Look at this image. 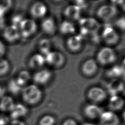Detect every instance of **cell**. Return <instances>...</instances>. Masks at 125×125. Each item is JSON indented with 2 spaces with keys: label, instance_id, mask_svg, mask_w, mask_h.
<instances>
[{
  "label": "cell",
  "instance_id": "obj_39",
  "mask_svg": "<svg viewBox=\"0 0 125 125\" xmlns=\"http://www.w3.org/2000/svg\"><path fill=\"white\" fill-rule=\"evenodd\" d=\"M82 125H96L92 123H85L83 124Z\"/></svg>",
  "mask_w": 125,
  "mask_h": 125
},
{
  "label": "cell",
  "instance_id": "obj_16",
  "mask_svg": "<svg viewBox=\"0 0 125 125\" xmlns=\"http://www.w3.org/2000/svg\"><path fill=\"white\" fill-rule=\"evenodd\" d=\"M83 40V37L80 34L72 36L67 40V46L72 51H78L82 47Z\"/></svg>",
  "mask_w": 125,
  "mask_h": 125
},
{
  "label": "cell",
  "instance_id": "obj_29",
  "mask_svg": "<svg viewBox=\"0 0 125 125\" xmlns=\"http://www.w3.org/2000/svg\"><path fill=\"white\" fill-rule=\"evenodd\" d=\"M8 89L9 91L12 93L14 94H17L19 92H21L23 88L18 85L14 79H12L9 83Z\"/></svg>",
  "mask_w": 125,
  "mask_h": 125
},
{
  "label": "cell",
  "instance_id": "obj_14",
  "mask_svg": "<svg viewBox=\"0 0 125 125\" xmlns=\"http://www.w3.org/2000/svg\"><path fill=\"white\" fill-rule=\"evenodd\" d=\"M125 103L124 99L118 95L111 96L108 102V108L109 110L114 112L118 111L124 107Z\"/></svg>",
  "mask_w": 125,
  "mask_h": 125
},
{
  "label": "cell",
  "instance_id": "obj_17",
  "mask_svg": "<svg viewBox=\"0 0 125 125\" xmlns=\"http://www.w3.org/2000/svg\"><path fill=\"white\" fill-rule=\"evenodd\" d=\"M81 10L75 4H71L65 7L64 10V16L70 20H78L80 19Z\"/></svg>",
  "mask_w": 125,
  "mask_h": 125
},
{
  "label": "cell",
  "instance_id": "obj_40",
  "mask_svg": "<svg viewBox=\"0 0 125 125\" xmlns=\"http://www.w3.org/2000/svg\"><path fill=\"white\" fill-rule=\"evenodd\" d=\"M123 118L124 120L125 121V110H124V111L123 113Z\"/></svg>",
  "mask_w": 125,
  "mask_h": 125
},
{
  "label": "cell",
  "instance_id": "obj_7",
  "mask_svg": "<svg viewBox=\"0 0 125 125\" xmlns=\"http://www.w3.org/2000/svg\"><path fill=\"white\" fill-rule=\"evenodd\" d=\"M3 37L7 42L14 43L21 38L19 27L11 24L6 27L3 31Z\"/></svg>",
  "mask_w": 125,
  "mask_h": 125
},
{
  "label": "cell",
  "instance_id": "obj_34",
  "mask_svg": "<svg viewBox=\"0 0 125 125\" xmlns=\"http://www.w3.org/2000/svg\"><path fill=\"white\" fill-rule=\"evenodd\" d=\"M6 48L3 42L0 40V58H1L5 53Z\"/></svg>",
  "mask_w": 125,
  "mask_h": 125
},
{
  "label": "cell",
  "instance_id": "obj_2",
  "mask_svg": "<svg viewBox=\"0 0 125 125\" xmlns=\"http://www.w3.org/2000/svg\"><path fill=\"white\" fill-rule=\"evenodd\" d=\"M21 38H28L34 35L37 30L35 21L31 19H23L19 26Z\"/></svg>",
  "mask_w": 125,
  "mask_h": 125
},
{
  "label": "cell",
  "instance_id": "obj_10",
  "mask_svg": "<svg viewBox=\"0 0 125 125\" xmlns=\"http://www.w3.org/2000/svg\"><path fill=\"white\" fill-rule=\"evenodd\" d=\"M106 92L100 87H93L87 92L88 98L95 103L102 102L106 98Z\"/></svg>",
  "mask_w": 125,
  "mask_h": 125
},
{
  "label": "cell",
  "instance_id": "obj_8",
  "mask_svg": "<svg viewBox=\"0 0 125 125\" xmlns=\"http://www.w3.org/2000/svg\"><path fill=\"white\" fill-rule=\"evenodd\" d=\"M118 116L110 110L103 111L99 117V125H119Z\"/></svg>",
  "mask_w": 125,
  "mask_h": 125
},
{
  "label": "cell",
  "instance_id": "obj_27",
  "mask_svg": "<svg viewBox=\"0 0 125 125\" xmlns=\"http://www.w3.org/2000/svg\"><path fill=\"white\" fill-rule=\"evenodd\" d=\"M10 64L7 60L0 58V76L6 74L10 69Z\"/></svg>",
  "mask_w": 125,
  "mask_h": 125
},
{
  "label": "cell",
  "instance_id": "obj_22",
  "mask_svg": "<svg viewBox=\"0 0 125 125\" xmlns=\"http://www.w3.org/2000/svg\"><path fill=\"white\" fill-rule=\"evenodd\" d=\"M15 104L14 100L11 97L4 96L0 100V110L3 112H10Z\"/></svg>",
  "mask_w": 125,
  "mask_h": 125
},
{
  "label": "cell",
  "instance_id": "obj_5",
  "mask_svg": "<svg viewBox=\"0 0 125 125\" xmlns=\"http://www.w3.org/2000/svg\"><path fill=\"white\" fill-rule=\"evenodd\" d=\"M45 63L55 67L62 66L65 61L64 57L62 54L58 51H50L44 56Z\"/></svg>",
  "mask_w": 125,
  "mask_h": 125
},
{
  "label": "cell",
  "instance_id": "obj_3",
  "mask_svg": "<svg viewBox=\"0 0 125 125\" xmlns=\"http://www.w3.org/2000/svg\"><path fill=\"white\" fill-rule=\"evenodd\" d=\"M79 23L81 28L80 35L83 37L88 34H94L98 30L100 27L97 21L92 18L81 19L79 20Z\"/></svg>",
  "mask_w": 125,
  "mask_h": 125
},
{
  "label": "cell",
  "instance_id": "obj_15",
  "mask_svg": "<svg viewBox=\"0 0 125 125\" xmlns=\"http://www.w3.org/2000/svg\"><path fill=\"white\" fill-rule=\"evenodd\" d=\"M45 63L44 56L40 53L33 55L28 61L29 67L32 69H41Z\"/></svg>",
  "mask_w": 125,
  "mask_h": 125
},
{
  "label": "cell",
  "instance_id": "obj_11",
  "mask_svg": "<svg viewBox=\"0 0 125 125\" xmlns=\"http://www.w3.org/2000/svg\"><path fill=\"white\" fill-rule=\"evenodd\" d=\"M52 76L51 72L47 69H40L33 76V80L36 85H43L47 83Z\"/></svg>",
  "mask_w": 125,
  "mask_h": 125
},
{
  "label": "cell",
  "instance_id": "obj_37",
  "mask_svg": "<svg viewBox=\"0 0 125 125\" xmlns=\"http://www.w3.org/2000/svg\"><path fill=\"white\" fill-rule=\"evenodd\" d=\"M4 92V89H3V87L0 84V97L2 96V94Z\"/></svg>",
  "mask_w": 125,
  "mask_h": 125
},
{
  "label": "cell",
  "instance_id": "obj_6",
  "mask_svg": "<svg viewBox=\"0 0 125 125\" xmlns=\"http://www.w3.org/2000/svg\"><path fill=\"white\" fill-rule=\"evenodd\" d=\"M117 10L116 6L111 4H105L101 6L97 10L98 17L104 21L110 20L116 15Z\"/></svg>",
  "mask_w": 125,
  "mask_h": 125
},
{
  "label": "cell",
  "instance_id": "obj_36",
  "mask_svg": "<svg viewBox=\"0 0 125 125\" xmlns=\"http://www.w3.org/2000/svg\"><path fill=\"white\" fill-rule=\"evenodd\" d=\"M119 5L120 6L122 9L125 12V0H120L119 3Z\"/></svg>",
  "mask_w": 125,
  "mask_h": 125
},
{
  "label": "cell",
  "instance_id": "obj_12",
  "mask_svg": "<svg viewBox=\"0 0 125 125\" xmlns=\"http://www.w3.org/2000/svg\"><path fill=\"white\" fill-rule=\"evenodd\" d=\"M47 8L46 5L42 1H37L31 6L30 13L31 16L35 19L43 18L46 14Z\"/></svg>",
  "mask_w": 125,
  "mask_h": 125
},
{
  "label": "cell",
  "instance_id": "obj_32",
  "mask_svg": "<svg viewBox=\"0 0 125 125\" xmlns=\"http://www.w3.org/2000/svg\"><path fill=\"white\" fill-rule=\"evenodd\" d=\"M62 125H78L76 121L72 119L69 118L65 120L62 123Z\"/></svg>",
  "mask_w": 125,
  "mask_h": 125
},
{
  "label": "cell",
  "instance_id": "obj_1",
  "mask_svg": "<svg viewBox=\"0 0 125 125\" xmlns=\"http://www.w3.org/2000/svg\"><path fill=\"white\" fill-rule=\"evenodd\" d=\"M42 91L35 84H31L25 86L21 91L23 101L27 104L35 105L42 99Z\"/></svg>",
  "mask_w": 125,
  "mask_h": 125
},
{
  "label": "cell",
  "instance_id": "obj_4",
  "mask_svg": "<svg viewBox=\"0 0 125 125\" xmlns=\"http://www.w3.org/2000/svg\"><path fill=\"white\" fill-rule=\"evenodd\" d=\"M116 56L114 51L110 47L102 48L98 52L97 59L98 62L102 65H107L114 62Z\"/></svg>",
  "mask_w": 125,
  "mask_h": 125
},
{
  "label": "cell",
  "instance_id": "obj_19",
  "mask_svg": "<svg viewBox=\"0 0 125 125\" xmlns=\"http://www.w3.org/2000/svg\"><path fill=\"white\" fill-rule=\"evenodd\" d=\"M97 69V64L96 61L90 59L86 60L82 66L83 73L86 76H91L94 75Z\"/></svg>",
  "mask_w": 125,
  "mask_h": 125
},
{
  "label": "cell",
  "instance_id": "obj_21",
  "mask_svg": "<svg viewBox=\"0 0 125 125\" xmlns=\"http://www.w3.org/2000/svg\"><path fill=\"white\" fill-rule=\"evenodd\" d=\"M31 79V75L29 71L26 70H21L16 78L14 79L16 83L21 87L23 88L27 86L28 82Z\"/></svg>",
  "mask_w": 125,
  "mask_h": 125
},
{
  "label": "cell",
  "instance_id": "obj_20",
  "mask_svg": "<svg viewBox=\"0 0 125 125\" xmlns=\"http://www.w3.org/2000/svg\"><path fill=\"white\" fill-rule=\"evenodd\" d=\"M41 28L43 32L48 35L53 34L56 29L54 20L51 18H46L41 22Z\"/></svg>",
  "mask_w": 125,
  "mask_h": 125
},
{
  "label": "cell",
  "instance_id": "obj_35",
  "mask_svg": "<svg viewBox=\"0 0 125 125\" xmlns=\"http://www.w3.org/2000/svg\"><path fill=\"white\" fill-rule=\"evenodd\" d=\"M10 125H25L21 121L18 120H13L10 123Z\"/></svg>",
  "mask_w": 125,
  "mask_h": 125
},
{
  "label": "cell",
  "instance_id": "obj_24",
  "mask_svg": "<svg viewBox=\"0 0 125 125\" xmlns=\"http://www.w3.org/2000/svg\"><path fill=\"white\" fill-rule=\"evenodd\" d=\"M59 30L60 32L63 34H71L75 32V27L72 22L64 21L60 24Z\"/></svg>",
  "mask_w": 125,
  "mask_h": 125
},
{
  "label": "cell",
  "instance_id": "obj_13",
  "mask_svg": "<svg viewBox=\"0 0 125 125\" xmlns=\"http://www.w3.org/2000/svg\"><path fill=\"white\" fill-rule=\"evenodd\" d=\"M103 111L102 108L95 104H88L83 109L84 115L87 118L92 120L99 118Z\"/></svg>",
  "mask_w": 125,
  "mask_h": 125
},
{
  "label": "cell",
  "instance_id": "obj_33",
  "mask_svg": "<svg viewBox=\"0 0 125 125\" xmlns=\"http://www.w3.org/2000/svg\"><path fill=\"white\" fill-rule=\"evenodd\" d=\"M75 2V3L74 4L76 5L78 7H79L81 9V10L85 8L87 5L86 2L85 1H76Z\"/></svg>",
  "mask_w": 125,
  "mask_h": 125
},
{
  "label": "cell",
  "instance_id": "obj_28",
  "mask_svg": "<svg viewBox=\"0 0 125 125\" xmlns=\"http://www.w3.org/2000/svg\"><path fill=\"white\" fill-rule=\"evenodd\" d=\"M56 120L55 118L50 115H46L42 117L39 122V125H54Z\"/></svg>",
  "mask_w": 125,
  "mask_h": 125
},
{
  "label": "cell",
  "instance_id": "obj_26",
  "mask_svg": "<svg viewBox=\"0 0 125 125\" xmlns=\"http://www.w3.org/2000/svg\"><path fill=\"white\" fill-rule=\"evenodd\" d=\"M12 5L10 0H0V19L3 18Z\"/></svg>",
  "mask_w": 125,
  "mask_h": 125
},
{
  "label": "cell",
  "instance_id": "obj_30",
  "mask_svg": "<svg viewBox=\"0 0 125 125\" xmlns=\"http://www.w3.org/2000/svg\"><path fill=\"white\" fill-rule=\"evenodd\" d=\"M115 24L116 26L121 30L122 31H125V17H121L118 18L115 21Z\"/></svg>",
  "mask_w": 125,
  "mask_h": 125
},
{
  "label": "cell",
  "instance_id": "obj_9",
  "mask_svg": "<svg viewBox=\"0 0 125 125\" xmlns=\"http://www.w3.org/2000/svg\"><path fill=\"white\" fill-rule=\"evenodd\" d=\"M102 37L104 41L109 45H113L117 43L119 39L118 34L115 29L110 26L104 28Z\"/></svg>",
  "mask_w": 125,
  "mask_h": 125
},
{
  "label": "cell",
  "instance_id": "obj_38",
  "mask_svg": "<svg viewBox=\"0 0 125 125\" xmlns=\"http://www.w3.org/2000/svg\"><path fill=\"white\" fill-rule=\"evenodd\" d=\"M122 67L125 70V58L124 59L123 62H122Z\"/></svg>",
  "mask_w": 125,
  "mask_h": 125
},
{
  "label": "cell",
  "instance_id": "obj_31",
  "mask_svg": "<svg viewBox=\"0 0 125 125\" xmlns=\"http://www.w3.org/2000/svg\"><path fill=\"white\" fill-rule=\"evenodd\" d=\"M9 121L8 118L5 115H0V125H5Z\"/></svg>",
  "mask_w": 125,
  "mask_h": 125
},
{
  "label": "cell",
  "instance_id": "obj_25",
  "mask_svg": "<svg viewBox=\"0 0 125 125\" xmlns=\"http://www.w3.org/2000/svg\"><path fill=\"white\" fill-rule=\"evenodd\" d=\"M51 43L50 41L47 39H42L39 42L38 49L40 54L43 56L46 55L51 51Z\"/></svg>",
  "mask_w": 125,
  "mask_h": 125
},
{
  "label": "cell",
  "instance_id": "obj_23",
  "mask_svg": "<svg viewBox=\"0 0 125 125\" xmlns=\"http://www.w3.org/2000/svg\"><path fill=\"white\" fill-rule=\"evenodd\" d=\"M10 112L11 117L13 120H18V118L23 117L26 114L27 109L24 105L21 104H15Z\"/></svg>",
  "mask_w": 125,
  "mask_h": 125
},
{
  "label": "cell",
  "instance_id": "obj_18",
  "mask_svg": "<svg viewBox=\"0 0 125 125\" xmlns=\"http://www.w3.org/2000/svg\"><path fill=\"white\" fill-rule=\"evenodd\" d=\"M124 83L117 79H114L107 86V90L111 96L117 95L125 89Z\"/></svg>",
  "mask_w": 125,
  "mask_h": 125
}]
</instances>
